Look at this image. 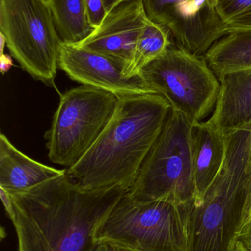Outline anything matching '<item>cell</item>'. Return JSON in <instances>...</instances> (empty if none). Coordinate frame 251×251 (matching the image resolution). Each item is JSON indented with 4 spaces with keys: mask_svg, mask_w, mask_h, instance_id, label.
<instances>
[{
    "mask_svg": "<svg viewBox=\"0 0 251 251\" xmlns=\"http://www.w3.org/2000/svg\"><path fill=\"white\" fill-rule=\"evenodd\" d=\"M88 23L93 29L101 25L107 15L103 0H84Z\"/></svg>",
    "mask_w": 251,
    "mask_h": 251,
    "instance_id": "obj_19",
    "label": "cell"
},
{
    "mask_svg": "<svg viewBox=\"0 0 251 251\" xmlns=\"http://www.w3.org/2000/svg\"><path fill=\"white\" fill-rule=\"evenodd\" d=\"M0 32L22 69L54 86L63 41L48 0H0Z\"/></svg>",
    "mask_w": 251,
    "mask_h": 251,
    "instance_id": "obj_7",
    "label": "cell"
},
{
    "mask_svg": "<svg viewBox=\"0 0 251 251\" xmlns=\"http://www.w3.org/2000/svg\"><path fill=\"white\" fill-rule=\"evenodd\" d=\"M127 65L104 54L62 42L59 68L72 80L116 94L117 97L155 94L141 75L125 76Z\"/></svg>",
    "mask_w": 251,
    "mask_h": 251,
    "instance_id": "obj_10",
    "label": "cell"
},
{
    "mask_svg": "<svg viewBox=\"0 0 251 251\" xmlns=\"http://www.w3.org/2000/svg\"><path fill=\"white\" fill-rule=\"evenodd\" d=\"M221 88L208 124L226 136L251 131V69L218 78Z\"/></svg>",
    "mask_w": 251,
    "mask_h": 251,
    "instance_id": "obj_12",
    "label": "cell"
},
{
    "mask_svg": "<svg viewBox=\"0 0 251 251\" xmlns=\"http://www.w3.org/2000/svg\"><path fill=\"white\" fill-rule=\"evenodd\" d=\"M192 124L171 109L160 134L127 194L139 201L165 200L189 206L195 200Z\"/></svg>",
    "mask_w": 251,
    "mask_h": 251,
    "instance_id": "obj_5",
    "label": "cell"
},
{
    "mask_svg": "<svg viewBox=\"0 0 251 251\" xmlns=\"http://www.w3.org/2000/svg\"><path fill=\"white\" fill-rule=\"evenodd\" d=\"M169 33L167 28L149 19L137 39L125 76L128 78L138 76L145 66L162 57L172 45Z\"/></svg>",
    "mask_w": 251,
    "mask_h": 251,
    "instance_id": "obj_17",
    "label": "cell"
},
{
    "mask_svg": "<svg viewBox=\"0 0 251 251\" xmlns=\"http://www.w3.org/2000/svg\"><path fill=\"white\" fill-rule=\"evenodd\" d=\"M217 10L226 26L227 34L251 30V0H217Z\"/></svg>",
    "mask_w": 251,
    "mask_h": 251,
    "instance_id": "obj_18",
    "label": "cell"
},
{
    "mask_svg": "<svg viewBox=\"0 0 251 251\" xmlns=\"http://www.w3.org/2000/svg\"><path fill=\"white\" fill-rule=\"evenodd\" d=\"M143 0H103L107 14L119 5L125 3L140 2Z\"/></svg>",
    "mask_w": 251,
    "mask_h": 251,
    "instance_id": "obj_22",
    "label": "cell"
},
{
    "mask_svg": "<svg viewBox=\"0 0 251 251\" xmlns=\"http://www.w3.org/2000/svg\"><path fill=\"white\" fill-rule=\"evenodd\" d=\"M128 190L87 189L67 172L10 193L18 251H91L96 228Z\"/></svg>",
    "mask_w": 251,
    "mask_h": 251,
    "instance_id": "obj_1",
    "label": "cell"
},
{
    "mask_svg": "<svg viewBox=\"0 0 251 251\" xmlns=\"http://www.w3.org/2000/svg\"><path fill=\"white\" fill-rule=\"evenodd\" d=\"M251 219V207H250V216H249V220Z\"/></svg>",
    "mask_w": 251,
    "mask_h": 251,
    "instance_id": "obj_28",
    "label": "cell"
},
{
    "mask_svg": "<svg viewBox=\"0 0 251 251\" xmlns=\"http://www.w3.org/2000/svg\"><path fill=\"white\" fill-rule=\"evenodd\" d=\"M139 75L192 125L202 122L215 109L221 83L204 57L171 45Z\"/></svg>",
    "mask_w": 251,
    "mask_h": 251,
    "instance_id": "obj_8",
    "label": "cell"
},
{
    "mask_svg": "<svg viewBox=\"0 0 251 251\" xmlns=\"http://www.w3.org/2000/svg\"><path fill=\"white\" fill-rule=\"evenodd\" d=\"M6 46V38L4 35L0 32V54H4V47Z\"/></svg>",
    "mask_w": 251,
    "mask_h": 251,
    "instance_id": "obj_25",
    "label": "cell"
},
{
    "mask_svg": "<svg viewBox=\"0 0 251 251\" xmlns=\"http://www.w3.org/2000/svg\"><path fill=\"white\" fill-rule=\"evenodd\" d=\"M148 21L143 1L125 3L108 13L98 27L76 44L128 66L137 39Z\"/></svg>",
    "mask_w": 251,
    "mask_h": 251,
    "instance_id": "obj_11",
    "label": "cell"
},
{
    "mask_svg": "<svg viewBox=\"0 0 251 251\" xmlns=\"http://www.w3.org/2000/svg\"><path fill=\"white\" fill-rule=\"evenodd\" d=\"M234 251H249L247 249H245L244 246L237 241L235 244V247H234Z\"/></svg>",
    "mask_w": 251,
    "mask_h": 251,
    "instance_id": "obj_27",
    "label": "cell"
},
{
    "mask_svg": "<svg viewBox=\"0 0 251 251\" xmlns=\"http://www.w3.org/2000/svg\"><path fill=\"white\" fill-rule=\"evenodd\" d=\"M190 206L139 201L126 193L96 228L94 242L138 251H188Z\"/></svg>",
    "mask_w": 251,
    "mask_h": 251,
    "instance_id": "obj_4",
    "label": "cell"
},
{
    "mask_svg": "<svg viewBox=\"0 0 251 251\" xmlns=\"http://www.w3.org/2000/svg\"><path fill=\"white\" fill-rule=\"evenodd\" d=\"M119 101L116 94L88 85L62 94L45 134L50 160L66 169L76 165L109 125Z\"/></svg>",
    "mask_w": 251,
    "mask_h": 251,
    "instance_id": "obj_6",
    "label": "cell"
},
{
    "mask_svg": "<svg viewBox=\"0 0 251 251\" xmlns=\"http://www.w3.org/2000/svg\"><path fill=\"white\" fill-rule=\"evenodd\" d=\"M191 149L195 203L201 199L222 168L226 137L207 122H198L192 125Z\"/></svg>",
    "mask_w": 251,
    "mask_h": 251,
    "instance_id": "obj_13",
    "label": "cell"
},
{
    "mask_svg": "<svg viewBox=\"0 0 251 251\" xmlns=\"http://www.w3.org/2000/svg\"><path fill=\"white\" fill-rule=\"evenodd\" d=\"M55 26L63 42L76 44L92 32L84 0H48Z\"/></svg>",
    "mask_w": 251,
    "mask_h": 251,
    "instance_id": "obj_16",
    "label": "cell"
},
{
    "mask_svg": "<svg viewBox=\"0 0 251 251\" xmlns=\"http://www.w3.org/2000/svg\"><path fill=\"white\" fill-rule=\"evenodd\" d=\"M251 131L226 136L219 174L187 216L188 251H234L250 216Z\"/></svg>",
    "mask_w": 251,
    "mask_h": 251,
    "instance_id": "obj_3",
    "label": "cell"
},
{
    "mask_svg": "<svg viewBox=\"0 0 251 251\" xmlns=\"http://www.w3.org/2000/svg\"><path fill=\"white\" fill-rule=\"evenodd\" d=\"M0 196H1V201H2L3 206L5 209L6 213L7 216L10 218V221H13L14 218V209H13V201H12L11 196L10 193L4 190L3 187H0Z\"/></svg>",
    "mask_w": 251,
    "mask_h": 251,
    "instance_id": "obj_21",
    "label": "cell"
},
{
    "mask_svg": "<svg viewBox=\"0 0 251 251\" xmlns=\"http://www.w3.org/2000/svg\"><path fill=\"white\" fill-rule=\"evenodd\" d=\"M116 111L103 132L68 175L87 189L129 190L162 131L171 110L156 94L119 97Z\"/></svg>",
    "mask_w": 251,
    "mask_h": 251,
    "instance_id": "obj_2",
    "label": "cell"
},
{
    "mask_svg": "<svg viewBox=\"0 0 251 251\" xmlns=\"http://www.w3.org/2000/svg\"><path fill=\"white\" fill-rule=\"evenodd\" d=\"M112 251H138L134 249H128V248L120 247V246H112L110 245Z\"/></svg>",
    "mask_w": 251,
    "mask_h": 251,
    "instance_id": "obj_26",
    "label": "cell"
},
{
    "mask_svg": "<svg viewBox=\"0 0 251 251\" xmlns=\"http://www.w3.org/2000/svg\"><path fill=\"white\" fill-rule=\"evenodd\" d=\"M237 241L241 243L245 249L251 251V219L246 223L240 231L237 237Z\"/></svg>",
    "mask_w": 251,
    "mask_h": 251,
    "instance_id": "obj_20",
    "label": "cell"
},
{
    "mask_svg": "<svg viewBox=\"0 0 251 251\" xmlns=\"http://www.w3.org/2000/svg\"><path fill=\"white\" fill-rule=\"evenodd\" d=\"M218 78L251 69V30L233 31L218 40L204 56Z\"/></svg>",
    "mask_w": 251,
    "mask_h": 251,
    "instance_id": "obj_15",
    "label": "cell"
},
{
    "mask_svg": "<svg viewBox=\"0 0 251 251\" xmlns=\"http://www.w3.org/2000/svg\"><path fill=\"white\" fill-rule=\"evenodd\" d=\"M66 172L40 163L18 150L4 134L0 135V187L8 193L33 188Z\"/></svg>",
    "mask_w": 251,
    "mask_h": 251,
    "instance_id": "obj_14",
    "label": "cell"
},
{
    "mask_svg": "<svg viewBox=\"0 0 251 251\" xmlns=\"http://www.w3.org/2000/svg\"><path fill=\"white\" fill-rule=\"evenodd\" d=\"M91 251H112V249L107 243H97Z\"/></svg>",
    "mask_w": 251,
    "mask_h": 251,
    "instance_id": "obj_24",
    "label": "cell"
},
{
    "mask_svg": "<svg viewBox=\"0 0 251 251\" xmlns=\"http://www.w3.org/2000/svg\"><path fill=\"white\" fill-rule=\"evenodd\" d=\"M147 17L169 29L178 47L198 57L224 35L217 0H143Z\"/></svg>",
    "mask_w": 251,
    "mask_h": 251,
    "instance_id": "obj_9",
    "label": "cell"
},
{
    "mask_svg": "<svg viewBox=\"0 0 251 251\" xmlns=\"http://www.w3.org/2000/svg\"><path fill=\"white\" fill-rule=\"evenodd\" d=\"M13 66V61L10 55L4 54H1L0 56V71L2 75L7 73Z\"/></svg>",
    "mask_w": 251,
    "mask_h": 251,
    "instance_id": "obj_23",
    "label": "cell"
}]
</instances>
